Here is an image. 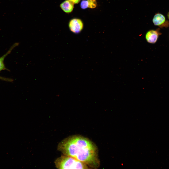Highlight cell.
<instances>
[{
  "label": "cell",
  "instance_id": "1",
  "mask_svg": "<svg viewBox=\"0 0 169 169\" xmlns=\"http://www.w3.org/2000/svg\"><path fill=\"white\" fill-rule=\"evenodd\" d=\"M57 150L63 154L73 157L90 169L100 166L98 150L95 144L88 138L80 135L70 136L58 144Z\"/></svg>",
  "mask_w": 169,
  "mask_h": 169
},
{
  "label": "cell",
  "instance_id": "2",
  "mask_svg": "<svg viewBox=\"0 0 169 169\" xmlns=\"http://www.w3.org/2000/svg\"><path fill=\"white\" fill-rule=\"evenodd\" d=\"M58 169H90L86 165L72 157L63 154L54 161Z\"/></svg>",
  "mask_w": 169,
  "mask_h": 169
},
{
  "label": "cell",
  "instance_id": "3",
  "mask_svg": "<svg viewBox=\"0 0 169 169\" xmlns=\"http://www.w3.org/2000/svg\"><path fill=\"white\" fill-rule=\"evenodd\" d=\"M69 26L71 31L77 34L82 30L83 24L80 19L76 18L72 19L69 21Z\"/></svg>",
  "mask_w": 169,
  "mask_h": 169
},
{
  "label": "cell",
  "instance_id": "4",
  "mask_svg": "<svg viewBox=\"0 0 169 169\" xmlns=\"http://www.w3.org/2000/svg\"><path fill=\"white\" fill-rule=\"evenodd\" d=\"M159 33L157 31L151 30L148 31L145 35L147 41L149 43H155L158 38Z\"/></svg>",
  "mask_w": 169,
  "mask_h": 169
},
{
  "label": "cell",
  "instance_id": "5",
  "mask_svg": "<svg viewBox=\"0 0 169 169\" xmlns=\"http://www.w3.org/2000/svg\"><path fill=\"white\" fill-rule=\"evenodd\" d=\"M19 44V43H15L12 45L7 52L1 57H0V72L3 70H9L6 67L4 63V60L6 57L9 54L12 50L15 47L18 46Z\"/></svg>",
  "mask_w": 169,
  "mask_h": 169
},
{
  "label": "cell",
  "instance_id": "6",
  "mask_svg": "<svg viewBox=\"0 0 169 169\" xmlns=\"http://www.w3.org/2000/svg\"><path fill=\"white\" fill-rule=\"evenodd\" d=\"M74 4L68 0L62 2L60 5L62 10L67 13H69L73 11L74 7Z\"/></svg>",
  "mask_w": 169,
  "mask_h": 169
},
{
  "label": "cell",
  "instance_id": "7",
  "mask_svg": "<svg viewBox=\"0 0 169 169\" xmlns=\"http://www.w3.org/2000/svg\"><path fill=\"white\" fill-rule=\"evenodd\" d=\"M165 21V17L162 14L158 13L154 16L153 22L155 25L159 26L162 24Z\"/></svg>",
  "mask_w": 169,
  "mask_h": 169
},
{
  "label": "cell",
  "instance_id": "8",
  "mask_svg": "<svg viewBox=\"0 0 169 169\" xmlns=\"http://www.w3.org/2000/svg\"><path fill=\"white\" fill-rule=\"evenodd\" d=\"M88 3V8H93L97 6V3L96 0H87Z\"/></svg>",
  "mask_w": 169,
  "mask_h": 169
},
{
  "label": "cell",
  "instance_id": "9",
  "mask_svg": "<svg viewBox=\"0 0 169 169\" xmlns=\"http://www.w3.org/2000/svg\"><path fill=\"white\" fill-rule=\"evenodd\" d=\"M88 3L87 0H83L80 4L81 8L83 9H85L88 7Z\"/></svg>",
  "mask_w": 169,
  "mask_h": 169
},
{
  "label": "cell",
  "instance_id": "10",
  "mask_svg": "<svg viewBox=\"0 0 169 169\" xmlns=\"http://www.w3.org/2000/svg\"><path fill=\"white\" fill-rule=\"evenodd\" d=\"M0 79L9 82H12L13 80L11 78H5L0 76Z\"/></svg>",
  "mask_w": 169,
  "mask_h": 169
},
{
  "label": "cell",
  "instance_id": "11",
  "mask_svg": "<svg viewBox=\"0 0 169 169\" xmlns=\"http://www.w3.org/2000/svg\"><path fill=\"white\" fill-rule=\"evenodd\" d=\"M73 4H77L81 0H68Z\"/></svg>",
  "mask_w": 169,
  "mask_h": 169
},
{
  "label": "cell",
  "instance_id": "12",
  "mask_svg": "<svg viewBox=\"0 0 169 169\" xmlns=\"http://www.w3.org/2000/svg\"><path fill=\"white\" fill-rule=\"evenodd\" d=\"M168 17L169 19V12L168 14Z\"/></svg>",
  "mask_w": 169,
  "mask_h": 169
}]
</instances>
